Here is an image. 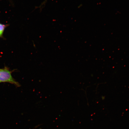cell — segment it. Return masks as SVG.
<instances>
[{"instance_id":"6da1fadb","label":"cell","mask_w":129,"mask_h":129,"mask_svg":"<svg viewBox=\"0 0 129 129\" xmlns=\"http://www.w3.org/2000/svg\"><path fill=\"white\" fill-rule=\"evenodd\" d=\"M2 82L12 84L17 87L20 86V84L13 78L10 71L6 68L0 69V83Z\"/></svg>"},{"instance_id":"7a4b0ae2","label":"cell","mask_w":129,"mask_h":129,"mask_svg":"<svg viewBox=\"0 0 129 129\" xmlns=\"http://www.w3.org/2000/svg\"><path fill=\"white\" fill-rule=\"evenodd\" d=\"M5 27V25L0 24V36L2 35Z\"/></svg>"}]
</instances>
